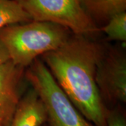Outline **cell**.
I'll use <instances>...</instances> for the list:
<instances>
[{
	"mask_svg": "<svg viewBox=\"0 0 126 126\" xmlns=\"http://www.w3.org/2000/svg\"><path fill=\"white\" fill-rule=\"evenodd\" d=\"M32 20L16 0H0V31L4 27Z\"/></svg>",
	"mask_w": 126,
	"mask_h": 126,
	"instance_id": "9c48e42d",
	"label": "cell"
},
{
	"mask_svg": "<svg viewBox=\"0 0 126 126\" xmlns=\"http://www.w3.org/2000/svg\"><path fill=\"white\" fill-rule=\"evenodd\" d=\"M25 77L44 104L48 126H94L73 105L41 60L32 63Z\"/></svg>",
	"mask_w": 126,
	"mask_h": 126,
	"instance_id": "3957f363",
	"label": "cell"
},
{
	"mask_svg": "<svg viewBox=\"0 0 126 126\" xmlns=\"http://www.w3.org/2000/svg\"><path fill=\"white\" fill-rule=\"evenodd\" d=\"M48 126V125H47V124H46V123H45V124H44V125H43V126Z\"/></svg>",
	"mask_w": 126,
	"mask_h": 126,
	"instance_id": "4fadbf2b",
	"label": "cell"
},
{
	"mask_svg": "<svg viewBox=\"0 0 126 126\" xmlns=\"http://www.w3.org/2000/svg\"><path fill=\"white\" fill-rule=\"evenodd\" d=\"M32 20L55 23L74 34L89 36L101 32L80 0H16Z\"/></svg>",
	"mask_w": 126,
	"mask_h": 126,
	"instance_id": "277c9868",
	"label": "cell"
},
{
	"mask_svg": "<svg viewBox=\"0 0 126 126\" xmlns=\"http://www.w3.org/2000/svg\"><path fill=\"white\" fill-rule=\"evenodd\" d=\"M72 34L68 29L55 23L31 20L2 29L0 42L9 60L25 68L39 56L62 46Z\"/></svg>",
	"mask_w": 126,
	"mask_h": 126,
	"instance_id": "7a4b0ae2",
	"label": "cell"
},
{
	"mask_svg": "<svg viewBox=\"0 0 126 126\" xmlns=\"http://www.w3.org/2000/svg\"><path fill=\"white\" fill-rule=\"evenodd\" d=\"M9 61V58L4 46L0 42V66Z\"/></svg>",
	"mask_w": 126,
	"mask_h": 126,
	"instance_id": "7c38bea8",
	"label": "cell"
},
{
	"mask_svg": "<svg viewBox=\"0 0 126 126\" xmlns=\"http://www.w3.org/2000/svg\"><path fill=\"white\" fill-rule=\"evenodd\" d=\"M108 126H126V121L123 115L118 112H109L107 119Z\"/></svg>",
	"mask_w": 126,
	"mask_h": 126,
	"instance_id": "8fae6325",
	"label": "cell"
},
{
	"mask_svg": "<svg viewBox=\"0 0 126 126\" xmlns=\"http://www.w3.org/2000/svg\"><path fill=\"white\" fill-rule=\"evenodd\" d=\"M44 104L32 88L21 97L9 126H42L46 123Z\"/></svg>",
	"mask_w": 126,
	"mask_h": 126,
	"instance_id": "52a82bcc",
	"label": "cell"
},
{
	"mask_svg": "<svg viewBox=\"0 0 126 126\" xmlns=\"http://www.w3.org/2000/svg\"><path fill=\"white\" fill-rule=\"evenodd\" d=\"M96 83L102 99L126 102V58L123 52L104 54L97 67Z\"/></svg>",
	"mask_w": 126,
	"mask_h": 126,
	"instance_id": "5b68a950",
	"label": "cell"
},
{
	"mask_svg": "<svg viewBox=\"0 0 126 126\" xmlns=\"http://www.w3.org/2000/svg\"><path fill=\"white\" fill-rule=\"evenodd\" d=\"M109 39L126 44V11L116 14L109 20L103 26L99 27Z\"/></svg>",
	"mask_w": 126,
	"mask_h": 126,
	"instance_id": "30bf717a",
	"label": "cell"
},
{
	"mask_svg": "<svg viewBox=\"0 0 126 126\" xmlns=\"http://www.w3.org/2000/svg\"><path fill=\"white\" fill-rule=\"evenodd\" d=\"M87 14L98 27L126 10V0H80Z\"/></svg>",
	"mask_w": 126,
	"mask_h": 126,
	"instance_id": "ba28073f",
	"label": "cell"
},
{
	"mask_svg": "<svg viewBox=\"0 0 126 126\" xmlns=\"http://www.w3.org/2000/svg\"><path fill=\"white\" fill-rule=\"evenodd\" d=\"M104 54L102 46L89 37L72 34L62 46L41 57L73 105L94 126H108L109 111L96 83Z\"/></svg>",
	"mask_w": 126,
	"mask_h": 126,
	"instance_id": "6da1fadb",
	"label": "cell"
},
{
	"mask_svg": "<svg viewBox=\"0 0 126 126\" xmlns=\"http://www.w3.org/2000/svg\"><path fill=\"white\" fill-rule=\"evenodd\" d=\"M25 68L10 60L0 66V126H9L18 108Z\"/></svg>",
	"mask_w": 126,
	"mask_h": 126,
	"instance_id": "8992f818",
	"label": "cell"
}]
</instances>
